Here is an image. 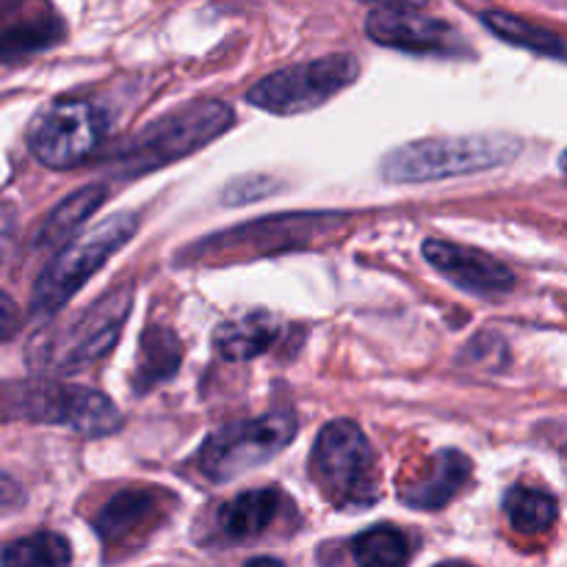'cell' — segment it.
<instances>
[{
  "label": "cell",
  "instance_id": "13",
  "mask_svg": "<svg viewBox=\"0 0 567 567\" xmlns=\"http://www.w3.org/2000/svg\"><path fill=\"white\" fill-rule=\"evenodd\" d=\"M64 39V20L50 6L25 11L0 31V61H20Z\"/></svg>",
  "mask_w": 567,
  "mask_h": 567
},
{
  "label": "cell",
  "instance_id": "26",
  "mask_svg": "<svg viewBox=\"0 0 567 567\" xmlns=\"http://www.w3.org/2000/svg\"><path fill=\"white\" fill-rule=\"evenodd\" d=\"M247 567H282V563H277V559H252Z\"/></svg>",
  "mask_w": 567,
  "mask_h": 567
},
{
  "label": "cell",
  "instance_id": "23",
  "mask_svg": "<svg viewBox=\"0 0 567 567\" xmlns=\"http://www.w3.org/2000/svg\"><path fill=\"white\" fill-rule=\"evenodd\" d=\"M22 504H25V493H22V487L17 485L11 476L0 474V518L20 513Z\"/></svg>",
  "mask_w": 567,
  "mask_h": 567
},
{
  "label": "cell",
  "instance_id": "2",
  "mask_svg": "<svg viewBox=\"0 0 567 567\" xmlns=\"http://www.w3.org/2000/svg\"><path fill=\"white\" fill-rule=\"evenodd\" d=\"M55 424L86 437L111 435L122 426L116 404L105 393L55 380L0 382V424Z\"/></svg>",
  "mask_w": 567,
  "mask_h": 567
},
{
  "label": "cell",
  "instance_id": "10",
  "mask_svg": "<svg viewBox=\"0 0 567 567\" xmlns=\"http://www.w3.org/2000/svg\"><path fill=\"white\" fill-rule=\"evenodd\" d=\"M365 33L382 48H396L404 53L457 55L465 44L457 28L410 6L374 9L365 20Z\"/></svg>",
  "mask_w": 567,
  "mask_h": 567
},
{
  "label": "cell",
  "instance_id": "19",
  "mask_svg": "<svg viewBox=\"0 0 567 567\" xmlns=\"http://www.w3.org/2000/svg\"><path fill=\"white\" fill-rule=\"evenodd\" d=\"M504 513H507L509 526L520 535H543L557 524V498L540 487L515 485L504 496Z\"/></svg>",
  "mask_w": 567,
  "mask_h": 567
},
{
  "label": "cell",
  "instance_id": "28",
  "mask_svg": "<svg viewBox=\"0 0 567 567\" xmlns=\"http://www.w3.org/2000/svg\"><path fill=\"white\" fill-rule=\"evenodd\" d=\"M563 166H565V172H567V153L563 155Z\"/></svg>",
  "mask_w": 567,
  "mask_h": 567
},
{
  "label": "cell",
  "instance_id": "9",
  "mask_svg": "<svg viewBox=\"0 0 567 567\" xmlns=\"http://www.w3.org/2000/svg\"><path fill=\"white\" fill-rule=\"evenodd\" d=\"M109 122L86 100H55L28 127V147L48 169H72L103 144Z\"/></svg>",
  "mask_w": 567,
  "mask_h": 567
},
{
  "label": "cell",
  "instance_id": "24",
  "mask_svg": "<svg viewBox=\"0 0 567 567\" xmlns=\"http://www.w3.org/2000/svg\"><path fill=\"white\" fill-rule=\"evenodd\" d=\"M20 330V308L11 297L0 291V341H9Z\"/></svg>",
  "mask_w": 567,
  "mask_h": 567
},
{
  "label": "cell",
  "instance_id": "14",
  "mask_svg": "<svg viewBox=\"0 0 567 567\" xmlns=\"http://www.w3.org/2000/svg\"><path fill=\"white\" fill-rule=\"evenodd\" d=\"M158 513V493L147 491V487H127V491H120L105 502V507L94 518V529L103 537V543H120Z\"/></svg>",
  "mask_w": 567,
  "mask_h": 567
},
{
  "label": "cell",
  "instance_id": "27",
  "mask_svg": "<svg viewBox=\"0 0 567 567\" xmlns=\"http://www.w3.org/2000/svg\"><path fill=\"white\" fill-rule=\"evenodd\" d=\"M437 567H471V565H465V563H443V565H437Z\"/></svg>",
  "mask_w": 567,
  "mask_h": 567
},
{
  "label": "cell",
  "instance_id": "20",
  "mask_svg": "<svg viewBox=\"0 0 567 567\" xmlns=\"http://www.w3.org/2000/svg\"><path fill=\"white\" fill-rule=\"evenodd\" d=\"M482 22L487 25V31H493L498 39L515 44V48L532 50V53L540 55H554V59L567 55V44L557 33L543 25H535L529 20H520L515 14H507V11H485Z\"/></svg>",
  "mask_w": 567,
  "mask_h": 567
},
{
  "label": "cell",
  "instance_id": "8",
  "mask_svg": "<svg viewBox=\"0 0 567 567\" xmlns=\"http://www.w3.org/2000/svg\"><path fill=\"white\" fill-rule=\"evenodd\" d=\"M358 59L349 53L321 55V59L308 61V64L286 66L249 89L247 100L269 114L291 116L313 111L324 105L327 100L336 97L341 89L358 81Z\"/></svg>",
  "mask_w": 567,
  "mask_h": 567
},
{
  "label": "cell",
  "instance_id": "18",
  "mask_svg": "<svg viewBox=\"0 0 567 567\" xmlns=\"http://www.w3.org/2000/svg\"><path fill=\"white\" fill-rule=\"evenodd\" d=\"M181 358L183 347L175 332L166 327H147L142 336V349H138V365L133 371V388L144 393L158 382L169 380L181 365Z\"/></svg>",
  "mask_w": 567,
  "mask_h": 567
},
{
  "label": "cell",
  "instance_id": "16",
  "mask_svg": "<svg viewBox=\"0 0 567 567\" xmlns=\"http://www.w3.org/2000/svg\"><path fill=\"white\" fill-rule=\"evenodd\" d=\"M280 336V324L269 313H247L216 330L214 343L227 360H252L269 352Z\"/></svg>",
  "mask_w": 567,
  "mask_h": 567
},
{
  "label": "cell",
  "instance_id": "6",
  "mask_svg": "<svg viewBox=\"0 0 567 567\" xmlns=\"http://www.w3.org/2000/svg\"><path fill=\"white\" fill-rule=\"evenodd\" d=\"M310 468L336 507L363 509L380 498L374 449L354 421H332L319 432Z\"/></svg>",
  "mask_w": 567,
  "mask_h": 567
},
{
  "label": "cell",
  "instance_id": "17",
  "mask_svg": "<svg viewBox=\"0 0 567 567\" xmlns=\"http://www.w3.org/2000/svg\"><path fill=\"white\" fill-rule=\"evenodd\" d=\"M105 194H109V188L103 183H92V186H83L81 192L70 194L61 205H55L48 219H44L42 230H39L37 247H61V244H66V238L78 227L86 225L97 214L100 205L105 203Z\"/></svg>",
  "mask_w": 567,
  "mask_h": 567
},
{
  "label": "cell",
  "instance_id": "4",
  "mask_svg": "<svg viewBox=\"0 0 567 567\" xmlns=\"http://www.w3.org/2000/svg\"><path fill=\"white\" fill-rule=\"evenodd\" d=\"M520 153L513 136H437L396 147L382 161V175L391 183H430L474 175L509 164Z\"/></svg>",
  "mask_w": 567,
  "mask_h": 567
},
{
  "label": "cell",
  "instance_id": "5",
  "mask_svg": "<svg viewBox=\"0 0 567 567\" xmlns=\"http://www.w3.org/2000/svg\"><path fill=\"white\" fill-rule=\"evenodd\" d=\"M138 230V219L133 214H114L97 227L83 233L81 238L59 249L48 269L39 275L31 297L33 316H53L64 308Z\"/></svg>",
  "mask_w": 567,
  "mask_h": 567
},
{
  "label": "cell",
  "instance_id": "1",
  "mask_svg": "<svg viewBox=\"0 0 567 567\" xmlns=\"http://www.w3.org/2000/svg\"><path fill=\"white\" fill-rule=\"evenodd\" d=\"M131 305L133 288L116 286L114 291L94 299L83 313L33 336L25 349L31 371L44 377H70L103 360L120 341Z\"/></svg>",
  "mask_w": 567,
  "mask_h": 567
},
{
  "label": "cell",
  "instance_id": "11",
  "mask_svg": "<svg viewBox=\"0 0 567 567\" xmlns=\"http://www.w3.org/2000/svg\"><path fill=\"white\" fill-rule=\"evenodd\" d=\"M424 258L430 260L437 275L446 277L463 291L476 297H504L515 288V275L482 249L465 247V244L430 241L424 244Z\"/></svg>",
  "mask_w": 567,
  "mask_h": 567
},
{
  "label": "cell",
  "instance_id": "15",
  "mask_svg": "<svg viewBox=\"0 0 567 567\" xmlns=\"http://www.w3.org/2000/svg\"><path fill=\"white\" fill-rule=\"evenodd\" d=\"M282 496L275 487L247 491L219 509V529L230 540H252L275 524Z\"/></svg>",
  "mask_w": 567,
  "mask_h": 567
},
{
  "label": "cell",
  "instance_id": "21",
  "mask_svg": "<svg viewBox=\"0 0 567 567\" xmlns=\"http://www.w3.org/2000/svg\"><path fill=\"white\" fill-rule=\"evenodd\" d=\"M352 557L360 567H404L410 559V540L391 524H377L354 537Z\"/></svg>",
  "mask_w": 567,
  "mask_h": 567
},
{
  "label": "cell",
  "instance_id": "22",
  "mask_svg": "<svg viewBox=\"0 0 567 567\" xmlns=\"http://www.w3.org/2000/svg\"><path fill=\"white\" fill-rule=\"evenodd\" d=\"M70 559V543L55 532H37V535L9 543L0 551V567H66Z\"/></svg>",
  "mask_w": 567,
  "mask_h": 567
},
{
  "label": "cell",
  "instance_id": "3",
  "mask_svg": "<svg viewBox=\"0 0 567 567\" xmlns=\"http://www.w3.org/2000/svg\"><path fill=\"white\" fill-rule=\"evenodd\" d=\"M236 114L219 100H194L150 122L116 153L120 177H138L188 158L233 127Z\"/></svg>",
  "mask_w": 567,
  "mask_h": 567
},
{
  "label": "cell",
  "instance_id": "25",
  "mask_svg": "<svg viewBox=\"0 0 567 567\" xmlns=\"http://www.w3.org/2000/svg\"><path fill=\"white\" fill-rule=\"evenodd\" d=\"M14 230H17V216L14 208L6 203H0V264L9 255L11 244H14Z\"/></svg>",
  "mask_w": 567,
  "mask_h": 567
},
{
  "label": "cell",
  "instance_id": "12",
  "mask_svg": "<svg viewBox=\"0 0 567 567\" xmlns=\"http://www.w3.org/2000/svg\"><path fill=\"white\" fill-rule=\"evenodd\" d=\"M471 474H474V463L463 452H457V449H441L432 457L430 471L421 480H415L410 487H404L402 502L415 509H424V513L443 509L468 485Z\"/></svg>",
  "mask_w": 567,
  "mask_h": 567
},
{
  "label": "cell",
  "instance_id": "7",
  "mask_svg": "<svg viewBox=\"0 0 567 567\" xmlns=\"http://www.w3.org/2000/svg\"><path fill=\"white\" fill-rule=\"evenodd\" d=\"M293 435L297 419L291 413L236 421L208 435L197 454V468L210 482H233L275 460L293 441Z\"/></svg>",
  "mask_w": 567,
  "mask_h": 567
}]
</instances>
